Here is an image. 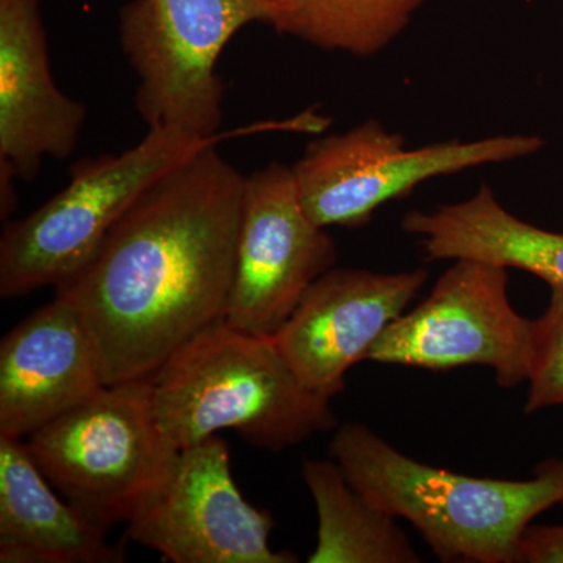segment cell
<instances>
[{
    "mask_svg": "<svg viewBox=\"0 0 563 563\" xmlns=\"http://www.w3.org/2000/svg\"><path fill=\"white\" fill-rule=\"evenodd\" d=\"M217 144L154 181L55 287L90 331L106 385L154 376L228 313L246 177Z\"/></svg>",
    "mask_w": 563,
    "mask_h": 563,
    "instance_id": "obj_1",
    "label": "cell"
},
{
    "mask_svg": "<svg viewBox=\"0 0 563 563\" xmlns=\"http://www.w3.org/2000/svg\"><path fill=\"white\" fill-rule=\"evenodd\" d=\"M329 453L363 498L413 525L442 562L517 563L533 518L563 504V459L528 481L465 476L399 453L362 422L335 429Z\"/></svg>",
    "mask_w": 563,
    "mask_h": 563,
    "instance_id": "obj_2",
    "label": "cell"
},
{
    "mask_svg": "<svg viewBox=\"0 0 563 563\" xmlns=\"http://www.w3.org/2000/svg\"><path fill=\"white\" fill-rule=\"evenodd\" d=\"M152 390L163 432L179 451L231 429L279 453L336 429L331 399L298 379L273 336L224 320L174 352L152 376Z\"/></svg>",
    "mask_w": 563,
    "mask_h": 563,
    "instance_id": "obj_3",
    "label": "cell"
},
{
    "mask_svg": "<svg viewBox=\"0 0 563 563\" xmlns=\"http://www.w3.org/2000/svg\"><path fill=\"white\" fill-rule=\"evenodd\" d=\"M25 444L55 490L109 531L162 492L180 453L158 422L152 377L103 385Z\"/></svg>",
    "mask_w": 563,
    "mask_h": 563,
    "instance_id": "obj_4",
    "label": "cell"
},
{
    "mask_svg": "<svg viewBox=\"0 0 563 563\" xmlns=\"http://www.w3.org/2000/svg\"><path fill=\"white\" fill-rule=\"evenodd\" d=\"M220 140L152 128L131 150L77 162L70 168L68 187L3 229L2 298H21L43 287H58L80 272L154 181Z\"/></svg>",
    "mask_w": 563,
    "mask_h": 563,
    "instance_id": "obj_5",
    "label": "cell"
},
{
    "mask_svg": "<svg viewBox=\"0 0 563 563\" xmlns=\"http://www.w3.org/2000/svg\"><path fill=\"white\" fill-rule=\"evenodd\" d=\"M276 13V0H132L122 7L120 41L139 77L141 120L196 139L221 136L222 51L246 25L272 27Z\"/></svg>",
    "mask_w": 563,
    "mask_h": 563,
    "instance_id": "obj_6",
    "label": "cell"
},
{
    "mask_svg": "<svg viewBox=\"0 0 563 563\" xmlns=\"http://www.w3.org/2000/svg\"><path fill=\"white\" fill-rule=\"evenodd\" d=\"M544 146L537 135H495L406 147V140L368 120L339 135L314 140L291 166L310 220L320 228L358 229L377 209L437 177L531 157Z\"/></svg>",
    "mask_w": 563,
    "mask_h": 563,
    "instance_id": "obj_7",
    "label": "cell"
},
{
    "mask_svg": "<svg viewBox=\"0 0 563 563\" xmlns=\"http://www.w3.org/2000/svg\"><path fill=\"white\" fill-rule=\"evenodd\" d=\"M533 320L509 299V274L501 266L455 261L428 298L388 325L368 361L450 372L487 366L496 384L514 388L531 373Z\"/></svg>",
    "mask_w": 563,
    "mask_h": 563,
    "instance_id": "obj_8",
    "label": "cell"
},
{
    "mask_svg": "<svg viewBox=\"0 0 563 563\" xmlns=\"http://www.w3.org/2000/svg\"><path fill=\"white\" fill-rule=\"evenodd\" d=\"M335 262L336 244L303 209L291 166L269 163L246 176L224 321L251 335H276L303 292Z\"/></svg>",
    "mask_w": 563,
    "mask_h": 563,
    "instance_id": "obj_9",
    "label": "cell"
},
{
    "mask_svg": "<svg viewBox=\"0 0 563 563\" xmlns=\"http://www.w3.org/2000/svg\"><path fill=\"white\" fill-rule=\"evenodd\" d=\"M274 518L247 503L233 481L228 443L211 435L177 457L168 483L125 536L173 563H295L269 544Z\"/></svg>",
    "mask_w": 563,
    "mask_h": 563,
    "instance_id": "obj_10",
    "label": "cell"
},
{
    "mask_svg": "<svg viewBox=\"0 0 563 563\" xmlns=\"http://www.w3.org/2000/svg\"><path fill=\"white\" fill-rule=\"evenodd\" d=\"M429 273L335 268L303 292L295 312L273 336L285 362L307 388L332 399L346 388V374L393 321L409 310Z\"/></svg>",
    "mask_w": 563,
    "mask_h": 563,
    "instance_id": "obj_11",
    "label": "cell"
},
{
    "mask_svg": "<svg viewBox=\"0 0 563 563\" xmlns=\"http://www.w3.org/2000/svg\"><path fill=\"white\" fill-rule=\"evenodd\" d=\"M87 120L51 74L40 0H0V207H16L13 180L32 181L46 157L65 161Z\"/></svg>",
    "mask_w": 563,
    "mask_h": 563,
    "instance_id": "obj_12",
    "label": "cell"
},
{
    "mask_svg": "<svg viewBox=\"0 0 563 563\" xmlns=\"http://www.w3.org/2000/svg\"><path fill=\"white\" fill-rule=\"evenodd\" d=\"M106 385L98 347L55 296L0 343V435L24 440Z\"/></svg>",
    "mask_w": 563,
    "mask_h": 563,
    "instance_id": "obj_13",
    "label": "cell"
},
{
    "mask_svg": "<svg viewBox=\"0 0 563 563\" xmlns=\"http://www.w3.org/2000/svg\"><path fill=\"white\" fill-rule=\"evenodd\" d=\"M55 490L24 440L0 435V562L118 563L124 550Z\"/></svg>",
    "mask_w": 563,
    "mask_h": 563,
    "instance_id": "obj_14",
    "label": "cell"
},
{
    "mask_svg": "<svg viewBox=\"0 0 563 563\" xmlns=\"http://www.w3.org/2000/svg\"><path fill=\"white\" fill-rule=\"evenodd\" d=\"M402 231L417 236L426 261H474L521 269L563 288V233L515 217L481 184L472 198L404 214Z\"/></svg>",
    "mask_w": 563,
    "mask_h": 563,
    "instance_id": "obj_15",
    "label": "cell"
},
{
    "mask_svg": "<svg viewBox=\"0 0 563 563\" xmlns=\"http://www.w3.org/2000/svg\"><path fill=\"white\" fill-rule=\"evenodd\" d=\"M302 477L318 514L310 563H418L420 554L396 518L355 490L335 461L303 462Z\"/></svg>",
    "mask_w": 563,
    "mask_h": 563,
    "instance_id": "obj_16",
    "label": "cell"
},
{
    "mask_svg": "<svg viewBox=\"0 0 563 563\" xmlns=\"http://www.w3.org/2000/svg\"><path fill=\"white\" fill-rule=\"evenodd\" d=\"M426 0H276L272 27L328 52L373 57L401 36Z\"/></svg>",
    "mask_w": 563,
    "mask_h": 563,
    "instance_id": "obj_17",
    "label": "cell"
},
{
    "mask_svg": "<svg viewBox=\"0 0 563 563\" xmlns=\"http://www.w3.org/2000/svg\"><path fill=\"white\" fill-rule=\"evenodd\" d=\"M526 413L563 404V288H551L542 317L533 320V347Z\"/></svg>",
    "mask_w": 563,
    "mask_h": 563,
    "instance_id": "obj_18",
    "label": "cell"
},
{
    "mask_svg": "<svg viewBox=\"0 0 563 563\" xmlns=\"http://www.w3.org/2000/svg\"><path fill=\"white\" fill-rule=\"evenodd\" d=\"M517 563H563V525L528 526L518 544Z\"/></svg>",
    "mask_w": 563,
    "mask_h": 563,
    "instance_id": "obj_19",
    "label": "cell"
}]
</instances>
